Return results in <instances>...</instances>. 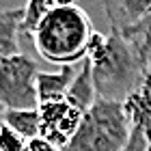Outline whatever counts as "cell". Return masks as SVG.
<instances>
[{
    "label": "cell",
    "mask_w": 151,
    "mask_h": 151,
    "mask_svg": "<svg viewBox=\"0 0 151 151\" xmlns=\"http://www.w3.org/2000/svg\"><path fill=\"white\" fill-rule=\"evenodd\" d=\"M86 60L91 63V73L99 99L123 104L147 76L132 45L116 30H110L108 35L95 32L88 43Z\"/></svg>",
    "instance_id": "cell-1"
},
{
    "label": "cell",
    "mask_w": 151,
    "mask_h": 151,
    "mask_svg": "<svg viewBox=\"0 0 151 151\" xmlns=\"http://www.w3.org/2000/svg\"><path fill=\"white\" fill-rule=\"evenodd\" d=\"M93 22L78 4H56L41 26L32 32V45L43 60L67 67L86 58L88 43L95 35Z\"/></svg>",
    "instance_id": "cell-2"
},
{
    "label": "cell",
    "mask_w": 151,
    "mask_h": 151,
    "mask_svg": "<svg viewBox=\"0 0 151 151\" xmlns=\"http://www.w3.org/2000/svg\"><path fill=\"white\" fill-rule=\"evenodd\" d=\"M132 136L123 104L99 99L84 112L80 127L63 151H121Z\"/></svg>",
    "instance_id": "cell-3"
},
{
    "label": "cell",
    "mask_w": 151,
    "mask_h": 151,
    "mask_svg": "<svg viewBox=\"0 0 151 151\" xmlns=\"http://www.w3.org/2000/svg\"><path fill=\"white\" fill-rule=\"evenodd\" d=\"M37 73V63L26 54H15L0 63V106L2 110L39 108Z\"/></svg>",
    "instance_id": "cell-4"
},
{
    "label": "cell",
    "mask_w": 151,
    "mask_h": 151,
    "mask_svg": "<svg viewBox=\"0 0 151 151\" xmlns=\"http://www.w3.org/2000/svg\"><path fill=\"white\" fill-rule=\"evenodd\" d=\"M39 114H41V136L60 149H65L67 142L73 138L76 129L80 127V121L84 116V112L78 106H73L69 99L41 104Z\"/></svg>",
    "instance_id": "cell-5"
},
{
    "label": "cell",
    "mask_w": 151,
    "mask_h": 151,
    "mask_svg": "<svg viewBox=\"0 0 151 151\" xmlns=\"http://www.w3.org/2000/svg\"><path fill=\"white\" fill-rule=\"evenodd\" d=\"M123 110L132 129L140 132L151 147V71H147L142 84L123 101Z\"/></svg>",
    "instance_id": "cell-6"
},
{
    "label": "cell",
    "mask_w": 151,
    "mask_h": 151,
    "mask_svg": "<svg viewBox=\"0 0 151 151\" xmlns=\"http://www.w3.org/2000/svg\"><path fill=\"white\" fill-rule=\"evenodd\" d=\"M112 30H123L151 17V0H104Z\"/></svg>",
    "instance_id": "cell-7"
},
{
    "label": "cell",
    "mask_w": 151,
    "mask_h": 151,
    "mask_svg": "<svg viewBox=\"0 0 151 151\" xmlns=\"http://www.w3.org/2000/svg\"><path fill=\"white\" fill-rule=\"evenodd\" d=\"M76 78V71L71 65L58 67L56 71H39L37 73V97L39 106L50 104V101H60L67 97L71 82Z\"/></svg>",
    "instance_id": "cell-8"
},
{
    "label": "cell",
    "mask_w": 151,
    "mask_h": 151,
    "mask_svg": "<svg viewBox=\"0 0 151 151\" xmlns=\"http://www.w3.org/2000/svg\"><path fill=\"white\" fill-rule=\"evenodd\" d=\"M19 22H22V6L0 11V63L19 54Z\"/></svg>",
    "instance_id": "cell-9"
},
{
    "label": "cell",
    "mask_w": 151,
    "mask_h": 151,
    "mask_svg": "<svg viewBox=\"0 0 151 151\" xmlns=\"http://www.w3.org/2000/svg\"><path fill=\"white\" fill-rule=\"evenodd\" d=\"M73 106H78L82 112H86L95 101H97V91H95V82H93V73H91V63L84 58L80 63V69L76 71V78L71 82L67 97Z\"/></svg>",
    "instance_id": "cell-10"
},
{
    "label": "cell",
    "mask_w": 151,
    "mask_h": 151,
    "mask_svg": "<svg viewBox=\"0 0 151 151\" xmlns=\"http://www.w3.org/2000/svg\"><path fill=\"white\" fill-rule=\"evenodd\" d=\"M2 123L26 140H32L37 136H41L39 108H32V110H4L2 112Z\"/></svg>",
    "instance_id": "cell-11"
},
{
    "label": "cell",
    "mask_w": 151,
    "mask_h": 151,
    "mask_svg": "<svg viewBox=\"0 0 151 151\" xmlns=\"http://www.w3.org/2000/svg\"><path fill=\"white\" fill-rule=\"evenodd\" d=\"M54 6H56V0H26V4L22 6L19 32L32 37V32H35L41 26V22L52 13Z\"/></svg>",
    "instance_id": "cell-12"
},
{
    "label": "cell",
    "mask_w": 151,
    "mask_h": 151,
    "mask_svg": "<svg viewBox=\"0 0 151 151\" xmlns=\"http://www.w3.org/2000/svg\"><path fill=\"white\" fill-rule=\"evenodd\" d=\"M26 147H28V140L15 134L4 123H0V151H26Z\"/></svg>",
    "instance_id": "cell-13"
},
{
    "label": "cell",
    "mask_w": 151,
    "mask_h": 151,
    "mask_svg": "<svg viewBox=\"0 0 151 151\" xmlns=\"http://www.w3.org/2000/svg\"><path fill=\"white\" fill-rule=\"evenodd\" d=\"M121 151H149V145H147L145 136H142L140 132H136V129H132V136H129L127 145L123 147Z\"/></svg>",
    "instance_id": "cell-14"
},
{
    "label": "cell",
    "mask_w": 151,
    "mask_h": 151,
    "mask_svg": "<svg viewBox=\"0 0 151 151\" xmlns=\"http://www.w3.org/2000/svg\"><path fill=\"white\" fill-rule=\"evenodd\" d=\"M26 151H63V149L56 147L54 142H50L47 138H43V136H37V138L28 140V147H26Z\"/></svg>",
    "instance_id": "cell-15"
},
{
    "label": "cell",
    "mask_w": 151,
    "mask_h": 151,
    "mask_svg": "<svg viewBox=\"0 0 151 151\" xmlns=\"http://www.w3.org/2000/svg\"><path fill=\"white\" fill-rule=\"evenodd\" d=\"M56 4H60V6H67V4H76V0H56Z\"/></svg>",
    "instance_id": "cell-16"
},
{
    "label": "cell",
    "mask_w": 151,
    "mask_h": 151,
    "mask_svg": "<svg viewBox=\"0 0 151 151\" xmlns=\"http://www.w3.org/2000/svg\"><path fill=\"white\" fill-rule=\"evenodd\" d=\"M2 112H4V110H2V106H0V114H2Z\"/></svg>",
    "instance_id": "cell-17"
},
{
    "label": "cell",
    "mask_w": 151,
    "mask_h": 151,
    "mask_svg": "<svg viewBox=\"0 0 151 151\" xmlns=\"http://www.w3.org/2000/svg\"><path fill=\"white\" fill-rule=\"evenodd\" d=\"M0 123H2V114H0Z\"/></svg>",
    "instance_id": "cell-18"
}]
</instances>
